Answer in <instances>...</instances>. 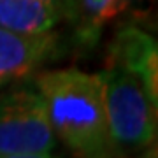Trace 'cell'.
I'll use <instances>...</instances> for the list:
<instances>
[{
	"label": "cell",
	"instance_id": "cell-7",
	"mask_svg": "<svg viewBox=\"0 0 158 158\" xmlns=\"http://www.w3.org/2000/svg\"><path fill=\"white\" fill-rule=\"evenodd\" d=\"M139 2L142 0H76V14L72 19L76 42L81 48L95 46L104 27Z\"/></svg>",
	"mask_w": 158,
	"mask_h": 158
},
{
	"label": "cell",
	"instance_id": "cell-2",
	"mask_svg": "<svg viewBox=\"0 0 158 158\" xmlns=\"http://www.w3.org/2000/svg\"><path fill=\"white\" fill-rule=\"evenodd\" d=\"M100 77L107 123L118 158L155 146L158 102L153 100L134 74L121 67L106 65Z\"/></svg>",
	"mask_w": 158,
	"mask_h": 158
},
{
	"label": "cell",
	"instance_id": "cell-1",
	"mask_svg": "<svg viewBox=\"0 0 158 158\" xmlns=\"http://www.w3.org/2000/svg\"><path fill=\"white\" fill-rule=\"evenodd\" d=\"M35 88L44 98L51 130L77 158H118L104 104L100 74L76 67L39 72Z\"/></svg>",
	"mask_w": 158,
	"mask_h": 158
},
{
	"label": "cell",
	"instance_id": "cell-6",
	"mask_svg": "<svg viewBox=\"0 0 158 158\" xmlns=\"http://www.w3.org/2000/svg\"><path fill=\"white\" fill-rule=\"evenodd\" d=\"M67 21L60 7L46 0H0V27L21 34L53 32Z\"/></svg>",
	"mask_w": 158,
	"mask_h": 158
},
{
	"label": "cell",
	"instance_id": "cell-5",
	"mask_svg": "<svg viewBox=\"0 0 158 158\" xmlns=\"http://www.w3.org/2000/svg\"><path fill=\"white\" fill-rule=\"evenodd\" d=\"M60 48L58 34H21L0 27V88L16 81L55 58Z\"/></svg>",
	"mask_w": 158,
	"mask_h": 158
},
{
	"label": "cell",
	"instance_id": "cell-8",
	"mask_svg": "<svg viewBox=\"0 0 158 158\" xmlns=\"http://www.w3.org/2000/svg\"><path fill=\"white\" fill-rule=\"evenodd\" d=\"M46 2L60 7L63 11V14H65V18H67V21L72 23L74 14H76V0H46Z\"/></svg>",
	"mask_w": 158,
	"mask_h": 158
},
{
	"label": "cell",
	"instance_id": "cell-4",
	"mask_svg": "<svg viewBox=\"0 0 158 158\" xmlns=\"http://www.w3.org/2000/svg\"><path fill=\"white\" fill-rule=\"evenodd\" d=\"M107 65L134 74L158 102V44L149 32L132 23L118 27L107 48Z\"/></svg>",
	"mask_w": 158,
	"mask_h": 158
},
{
	"label": "cell",
	"instance_id": "cell-9",
	"mask_svg": "<svg viewBox=\"0 0 158 158\" xmlns=\"http://www.w3.org/2000/svg\"><path fill=\"white\" fill-rule=\"evenodd\" d=\"M0 158H56L51 155V151L48 153H21V155H0Z\"/></svg>",
	"mask_w": 158,
	"mask_h": 158
},
{
	"label": "cell",
	"instance_id": "cell-3",
	"mask_svg": "<svg viewBox=\"0 0 158 158\" xmlns=\"http://www.w3.org/2000/svg\"><path fill=\"white\" fill-rule=\"evenodd\" d=\"M56 146L42 95L32 86L0 93V155L48 153Z\"/></svg>",
	"mask_w": 158,
	"mask_h": 158
}]
</instances>
